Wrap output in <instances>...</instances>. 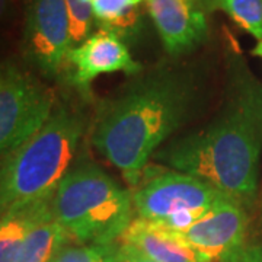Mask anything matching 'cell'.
I'll return each mask as SVG.
<instances>
[{"instance_id": "1", "label": "cell", "mask_w": 262, "mask_h": 262, "mask_svg": "<svg viewBox=\"0 0 262 262\" xmlns=\"http://www.w3.org/2000/svg\"><path fill=\"white\" fill-rule=\"evenodd\" d=\"M223 105L204 127L168 141L153 159L211 184L245 207L256 196L262 153V83L242 57H227Z\"/></svg>"}, {"instance_id": "2", "label": "cell", "mask_w": 262, "mask_h": 262, "mask_svg": "<svg viewBox=\"0 0 262 262\" xmlns=\"http://www.w3.org/2000/svg\"><path fill=\"white\" fill-rule=\"evenodd\" d=\"M198 101L200 80L189 67L141 72L98 106L91 141L136 188L150 158L191 118Z\"/></svg>"}, {"instance_id": "3", "label": "cell", "mask_w": 262, "mask_h": 262, "mask_svg": "<svg viewBox=\"0 0 262 262\" xmlns=\"http://www.w3.org/2000/svg\"><path fill=\"white\" fill-rule=\"evenodd\" d=\"M84 117L54 106L47 122L0 162V217L56 192L72 168L84 133Z\"/></svg>"}, {"instance_id": "4", "label": "cell", "mask_w": 262, "mask_h": 262, "mask_svg": "<svg viewBox=\"0 0 262 262\" xmlns=\"http://www.w3.org/2000/svg\"><path fill=\"white\" fill-rule=\"evenodd\" d=\"M51 206L57 222L77 244L118 242L134 219L133 192L94 162L70 168Z\"/></svg>"}, {"instance_id": "5", "label": "cell", "mask_w": 262, "mask_h": 262, "mask_svg": "<svg viewBox=\"0 0 262 262\" xmlns=\"http://www.w3.org/2000/svg\"><path fill=\"white\" fill-rule=\"evenodd\" d=\"M226 196L229 195L203 179L169 169L136 187L133 207L136 217L182 233Z\"/></svg>"}, {"instance_id": "6", "label": "cell", "mask_w": 262, "mask_h": 262, "mask_svg": "<svg viewBox=\"0 0 262 262\" xmlns=\"http://www.w3.org/2000/svg\"><path fill=\"white\" fill-rule=\"evenodd\" d=\"M54 98L47 88L15 64L5 63L0 83V156L32 137L50 118Z\"/></svg>"}, {"instance_id": "7", "label": "cell", "mask_w": 262, "mask_h": 262, "mask_svg": "<svg viewBox=\"0 0 262 262\" xmlns=\"http://www.w3.org/2000/svg\"><path fill=\"white\" fill-rule=\"evenodd\" d=\"M246 207L226 196L182 232L200 262H239L248 248Z\"/></svg>"}, {"instance_id": "8", "label": "cell", "mask_w": 262, "mask_h": 262, "mask_svg": "<svg viewBox=\"0 0 262 262\" xmlns=\"http://www.w3.org/2000/svg\"><path fill=\"white\" fill-rule=\"evenodd\" d=\"M72 48L70 20L64 0H29L22 51L47 77L60 73Z\"/></svg>"}, {"instance_id": "9", "label": "cell", "mask_w": 262, "mask_h": 262, "mask_svg": "<svg viewBox=\"0 0 262 262\" xmlns=\"http://www.w3.org/2000/svg\"><path fill=\"white\" fill-rule=\"evenodd\" d=\"M64 64L70 70V83L83 95L91 92V84L99 76L118 72L136 76L143 70L121 38L102 28L91 34L82 44L70 48Z\"/></svg>"}, {"instance_id": "10", "label": "cell", "mask_w": 262, "mask_h": 262, "mask_svg": "<svg viewBox=\"0 0 262 262\" xmlns=\"http://www.w3.org/2000/svg\"><path fill=\"white\" fill-rule=\"evenodd\" d=\"M146 8L170 56L192 51L208 35L207 12L194 0H146Z\"/></svg>"}, {"instance_id": "11", "label": "cell", "mask_w": 262, "mask_h": 262, "mask_svg": "<svg viewBox=\"0 0 262 262\" xmlns=\"http://www.w3.org/2000/svg\"><path fill=\"white\" fill-rule=\"evenodd\" d=\"M118 241L134 246L155 262H200L179 232L141 217L131 220Z\"/></svg>"}, {"instance_id": "12", "label": "cell", "mask_w": 262, "mask_h": 262, "mask_svg": "<svg viewBox=\"0 0 262 262\" xmlns=\"http://www.w3.org/2000/svg\"><path fill=\"white\" fill-rule=\"evenodd\" d=\"M53 195L32 201L0 217V262L16 261L31 229L53 214Z\"/></svg>"}, {"instance_id": "13", "label": "cell", "mask_w": 262, "mask_h": 262, "mask_svg": "<svg viewBox=\"0 0 262 262\" xmlns=\"http://www.w3.org/2000/svg\"><path fill=\"white\" fill-rule=\"evenodd\" d=\"M72 237L54 214L47 215L31 229L15 262H53Z\"/></svg>"}, {"instance_id": "14", "label": "cell", "mask_w": 262, "mask_h": 262, "mask_svg": "<svg viewBox=\"0 0 262 262\" xmlns=\"http://www.w3.org/2000/svg\"><path fill=\"white\" fill-rule=\"evenodd\" d=\"M146 0H91L95 22L122 41L130 39L140 29V5Z\"/></svg>"}, {"instance_id": "15", "label": "cell", "mask_w": 262, "mask_h": 262, "mask_svg": "<svg viewBox=\"0 0 262 262\" xmlns=\"http://www.w3.org/2000/svg\"><path fill=\"white\" fill-rule=\"evenodd\" d=\"M223 10L237 27L262 41V0H213V10Z\"/></svg>"}, {"instance_id": "16", "label": "cell", "mask_w": 262, "mask_h": 262, "mask_svg": "<svg viewBox=\"0 0 262 262\" xmlns=\"http://www.w3.org/2000/svg\"><path fill=\"white\" fill-rule=\"evenodd\" d=\"M53 262H121L120 245L67 244L60 249Z\"/></svg>"}, {"instance_id": "17", "label": "cell", "mask_w": 262, "mask_h": 262, "mask_svg": "<svg viewBox=\"0 0 262 262\" xmlns=\"http://www.w3.org/2000/svg\"><path fill=\"white\" fill-rule=\"evenodd\" d=\"M70 20L72 47L82 44L91 35L94 25V13L91 0H64Z\"/></svg>"}, {"instance_id": "18", "label": "cell", "mask_w": 262, "mask_h": 262, "mask_svg": "<svg viewBox=\"0 0 262 262\" xmlns=\"http://www.w3.org/2000/svg\"><path fill=\"white\" fill-rule=\"evenodd\" d=\"M120 261L121 262H155L151 261L150 258H147L144 253H141L140 251H137L134 246H131L128 244L120 242Z\"/></svg>"}, {"instance_id": "19", "label": "cell", "mask_w": 262, "mask_h": 262, "mask_svg": "<svg viewBox=\"0 0 262 262\" xmlns=\"http://www.w3.org/2000/svg\"><path fill=\"white\" fill-rule=\"evenodd\" d=\"M239 262H262V242L248 245Z\"/></svg>"}, {"instance_id": "20", "label": "cell", "mask_w": 262, "mask_h": 262, "mask_svg": "<svg viewBox=\"0 0 262 262\" xmlns=\"http://www.w3.org/2000/svg\"><path fill=\"white\" fill-rule=\"evenodd\" d=\"M198 6H201L203 9L206 10L207 13L213 10V0H194Z\"/></svg>"}, {"instance_id": "21", "label": "cell", "mask_w": 262, "mask_h": 262, "mask_svg": "<svg viewBox=\"0 0 262 262\" xmlns=\"http://www.w3.org/2000/svg\"><path fill=\"white\" fill-rule=\"evenodd\" d=\"M8 10H9V0H0V20L5 18Z\"/></svg>"}, {"instance_id": "22", "label": "cell", "mask_w": 262, "mask_h": 262, "mask_svg": "<svg viewBox=\"0 0 262 262\" xmlns=\"http://www.w3.org/2000/svg\"><path fill=\"white\" fill-rule=\"evenodd\" d=\"M252 56L259 57V58H262V41H258V44H256V46L253 47Z\"/></svg>"}, {"instance_id": "23", "label": "cell", "mask_w": 262, "mask_h": 262, "mask_svg": "<svg viewBox=\"0 0 262 262\" xmlns=\"http://www.w3.org/2000/svg\"><path fill=\"white\" fill-rule=\"evenodd\" d=\"M3 70H5V63L0 64V83H2V79H3Z\"/></svg>"}]
</instances>
